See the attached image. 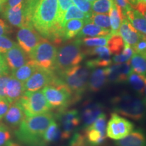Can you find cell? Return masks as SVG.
I'll return each mask as SVG.
<instances>
[{
    "mask_svg": "<svg viewBox=\"0 0 146 146\" xmlns=\"http://www.w3.org/2000/svg\"><path fill=\"white\" fill-rule=\"evenodd\" d=\"M58 134H59V128H58V124L54 120L50 124L49 127L45 130L43 134V141L47 145L55 141L58 137Z\"/></svg>",
    "mask_w": 146,
    "mask_h": 146,
    "instance_id": "cell-35",
    "label": "cell"
},
{
    "mask_svg": "<svg viewBox=\"0 0 146 146\" xmlns=\"http://www.w3.org/2000/svg\"><path fill=\"white\" fill-rule=\"evenodd\" d=\"M124 16L126 18L129 20L137 31H138L140 34L143 35H145V16L142 15L137 10L133 8L132 7L125 11V12L124 13Z\"/></svg>",
    "mask_w": 146,
    "mask_h": 146,
    "instance_id": "cell-19",
    "label": "cell"
},
{
    "mask_svg": "<svg viewBox=\"0 0 146 146\" xmlns=\"http://www.w3.org/2000/svg\"><path fill=\"white\" fill-rule=\"evenodd\" d=\"M133 8L137 10L139 13H141L142 15L145 16L146 13V3L144 2H137L135 5H133Z\"/></svg>",
    "mask_w": 146,
    "mask_h": 146,
    "instance_id": "cell-49",
    "label": "cell"
},
{
    "mask_svg": "<svg viewBox=\"0 0 146 146\" xmlns=\"http://www.w3.org/2000/svg\"><path fill=\"white\" fill-rule=\"evenodd\" d=\"M3 10L4 17L11 25L19 28L27 27L26 20L23 8L16 12L10 8H3Z\"/></svg>",
    "mask_w": 146,
    "mask_h": 146,
    "instance_id": "cell-25",
    "label": "cell"
},
{
    "mask_svg": "<svg viewBox=\"0 0 146 146\" xmlns=\"http://www.w3.org/2000/svg\"><path fill=\"white\" fill-rule=\"evenodd\" d=\"M108 47L111 54L118 55L120 54L125 46V42L119 34L112 35L108 41Z\"/></svg>",
    "mask_w": 146,
    "mask_h": 146,
    "instance_id": "cell-30",
    "label": "cell"
},
{
    "mask_svg": "<svg viewBox=\"0 0 146 146\" xmlns=\"http://www.w3.org/2000/svg\"><path fill=\"white\" fill-rule=\"evenodd\" d=\"M102 106L99 104L89 105L85 108L83 112V119L85 121V127L90 125L99 115L102 113Z\"/></svg>",
    "mask_w": 146,
    "mask_h": 146,
    "instance_id": "cell-29",
    "label": "cell"
},
{
    "mask_svg": "<svg viewBox=\"0 0 146 146\" xmlns=\"http://www.w3.org/2000/svg\"><path fill=\"white\" fill-rule=\"evenodd\" d=\"M90 16H89L88 14L84 13L74 5H72L68 9V10L64 14L62 23V27H63L65 23L71 19H83L86 21V23H88L89 18Z\"/></svg>",
    "mask_w": 146,
    "mask_h": 146,
    "instance_id": "cell-31",
    "label": "cell"
},
{
    "mask_svg": "<svg viewBox=\"0 0 146 146\" xmlns=\"http://www.w3.org/2000/svg\"><path fill=\"white\" fill-rule=\"evenodd\" d=\"M3 118L5 123L9 126L14 128L19 127L25 118V114L19 102L17 101L11 104Z\"/></svg>",
    "mask_w": 146,
    "mask_h": 146,
    "instance_id": "cell-17",
    "label": "cell"
},
{
    "mask_svg": "<svg viewBox=\"0 0 146 146\" xmlns=\"http://www.w3.org/2000/svg\"><path fill=\"white\" fill-rule=\"evenodd\" d=\"M80 39L62 45L57 50L54 70L56 73L62 72L74 66L78 65L85 58V53L81 50Z\"/></svg>",
    "mask_w": 146,
    "mask_h": 146,
    "instance_id": "cell-5",
    "label": "cell"
},
{
    "mask_svg": "<svg viewBox=\"0 0 146 146\" xmlns=\"http://www.w3.org/2000/svg\"><path fill=\"white\" fill-rule=\"evenodd\" d=\"M85 55L89 56H110L111 54L108 47L106 46H97L93 48H89L84 52Z\"/></svg>",
    "mask_w": 146,
    "mask_h": 146,
    "instance_id": "cell-39",
    "label": "cell"
},
{
    "mask_svg": "<svg viewBox=\"0 0 146 146\" xmlns=\"http://www.w3.org/2000/svg\"><path fill=\"white\" fill-rule=\"evenodd\" d=\"M23 9L27 27H33L41 36L56 43L63 41L57 0H24Z\"/></svg>",
    "mask_w": 146,
    "mask_h": 146,
    "instance_id": "cell-1",
    "label": "cell"
},
{
    "mask_svg": "<svg viewBox=\"0 0 146 146\" xmlns=\"http://www.w3.org/2000/svg\"><path fill=\"white\" fill-rule=\"evenodd\" d=\"M105 68L95 69L89 74L87 88L91 92H98L107 83Z\"/></svg>",
    "mask_w": 146,
    "mask_h": 146,
    "instance_id": "cell-18",
    "label": "cell"
},
{
    "mask_svg": "<svg viewBox=\"0 0 146 146\" xmlns=\"http://www.w3.org/2000/svg\"><path fill=\"white\" fill-rule=\"evenodd\" d=\"M25 116H32L50 112L51 108L42 91H25L18 100Z\"/></svg>",
    "mask_w": 146,
    "mask_h": 146,
    "instance_id": "cell-8",
    "label": "cell"
},
{
    "mask_svg": "<svg viewBox=\"0 0 146 146\" xmlns=\"http://www.w3.org/2000/svg\"><path fill=\"white\" fill-rule=\"evenodd\" d=\"M3 146H21V145L17 143H15V142L9 141L8 143H7L6 144H5Z\"/></svg>",
    "mask_w": 146,
    "mask_h": 146,
    "instance_id": "cell-52",
    "label": "cell"
},
{
    "mask_svg": "<svg viewBox=\"0 0 146 146\" xmlns=\"http://www.w3.org/2000/svg\"><path fill=\"white\" fill-rule=\"evenodd\" d=\"M111 34H118L120 25L125 18L122 9L114 2L109 12Z\"/></svg>",
    "mask_w": 146,
    "mask_h": 146,
    "instance_id": "cell-24",
    "label": "cell"
},
{
    "mask_svg": "<svg viewBox=\"0 0 146 146\" xmlns=\"http://www.w3.org/2000/svg\"><path fill=\"white\" fill-rule=\"evenodd\" d=\"M114 0H96L91 3L93 12L98 14H109Z\"/></svg>",
    "mask_w": 146,
    "mask_h": 146,
    "instance_id": "cell-33",
    "label": "cell"
},
{
    "mask_svg": "<svg viewBox=\"0 0 146 146\" xmlns=\"http://www.w3.org/2000/svg\"><path fill=\"white\" fill-rule=\"evenodd\" d=\"M57 48L48 39H42L29 54L31 60H33L39 68L54 70L56 62Z\"/></svg>",
    "mask_w": 146,
    "mask_h": 146,
    "instance_id": "cell-7",
    "label": "cell"
},
{
    "mask_svg": "<svg viewBox=\"0 0 146 146\" xmlns=\"http://www.w3.org/2000/svg\"><path fill=\"white\" fill-rule=\"evenodd\" d=\"M118 34L123 38L126 44L132 47L135 46L144 36L137 31L127 18H125L120 25Z\"/></svg>",
    "mask_w": 146,
    "mask_h": 146,
    "instance_id": "cell-15",
    "label": "cell"
},
{
    "mask_svg": "<svg viewBox=\"0 0 146 146\" xmlns=\"http://www.w3.org/2000/svg\"><path fill=\"white\" fill-rule=\"evenodd\" d=\"M85 137L89 146H98L104 141L106 133L95 129L90 125L85 127Z\"/></svg>",
    "mask_w": 146,
    "mask_h": 146,
    "instance_id": "cell-26",
    "label": "cell"
},
{
    "mask_svg": "<svg viewBox=\"0 0 146 146\" xmlns=\"http://www.w3.org/2000/svg\"><path fill=\"white\" fill-rule=\"evenodd\" d=\"M105 70L107 81L114 83H121L127 81L128 76L132 71L129 61L116 64L114 66H109Z\"/></svg>",
    "mask_w": 146,
    "mask_h": 146,
    "instance_id": "cell-13",
    "label": "cell"
},
{
    "mask_svg": "<svg viewBox=\"0 0 146 146\" xmlns=\"http://www.w3.org/2000/svg\"><path fill=\"white\" fill-rule=\"evenodd\" d=\"M133 52L136 54L145 55L146 54V40L145 36L138 42L135 46L132 47Z\"/></svg>",
    "mask_w": 146,
    "mask_h": 146,
    "instance_id": "cell-44",
    "label": "cell"
},
{
    "mask_svg": "<svg viewBox=\"0 0 146 146\" xmlns=\"http://www.w3.org/2000/svg\"><path fill=\"white\" fill-rule=\"evenodd\" d=\"M58 1V20L60 23H62L64 16L68 9L73 5L72 0H57Z\"/></svg>",
    "mask_w": 146,
    "mask_h": 146,
    "instance_id": "cell-38",
    "label": "cell"
},
{
    "mask_svg": "<svg viewBox=\"0 0 146 146\" xmlns=\"http://www.w3.org/2000/svg\"><path fill=\"white\" fill-rule=\"evenodd\" d=\"M137 2H144V3H146V0H137Z\"/></svg>",
    "mask_w": 146,
    "mask_h": 146,
    "instance_id": "cell-55",
    "label": "cell"
},
{
    "mask_svg": "<svg viewBox=\"0 0 146 146\" xmlns=\"http://www.w3.org/2000/svg\"><path fill=\"white\" fill-rule=\"evenodd\" d=\"M127 81L131 85L139 96H143L145 91V76L131 71L128 76Z\"/></svg>",
    "mask_w": 146,
    "mask_h": 146,
    "instance_id": "cell-27",
    "label": "cell"
},
{
    "mask_svg": "<svg viewBox=\"0 0 146 146\" xmlns=\"http://www.w3.org/2000/svg\"><path fill=\"white\" fill-rule=\"evenodd\" d=\"M86 21L83 19H71L65 23L62 27V40L66 41L77 36Z\"/></svg>",
    "mask_w": 146,
    "mask_h": 146,
    "instance_id": "cell-20",
    "label": "cell"
},
{
    "mask_svg": "<svg viewBox=\"0 0 146 146\" xmlns=\"http://www.w3.org/2000/svg\"><path fill=\"white\" fill-rule=\"evenodd\" d=\"M10 31V27L3 20L0 19V35L8 34Z\"/></svg>",
    "mask_w": 146,
    "mask_h": 146,
    "instance_id": "cell-50",
    "label": "cell"
},
{
    "mask_svg": "<svg viewBox=\"0 0 146 146\" xmlns=\"http://www.w3.org/2000/svg\"><path fill=\"white\" fill-rule=\"evenodd\" d=\"M111 35L103 36H94V37H83L81 38V45L87 47H97V46H106L108 41Z\"/></svg>",
    "mask_w": 146,
    "mask_h": 146,
    "instance_id": "cell-32",
    "label": "cell"
},
{
    "mask_svg": "<svg viewBox=\"0 0 146 146\" xmlns=\"http://www.w3.org/2000/svg\"><path fill=\"white\" fill-rule=\"evenodd\" d=\"M10 75H2L0 76V97L2 98H5V88L7 82H8Z\"/></svg>",
    "mask_w": 146,
    "mask_h": 146,
    "instance_id": "cell-46",
    "label": "cell"
},
{
    "mask_svg": "<svg viewBox=\"0 0 146 146\" xmlns=\"http://www.w3.org/2000/svg\"><path fill=\"white\" fill-rule=\"evenodd\" d=\"M42 92L51 108L65 109L74 102L70 89L58 74L52 83L43 87Z\"/></svg>",
    "mask_w": 146,
    "mask_h": 146,
    "instance_id": "cell-4",
    "label": "cell"
},
{
    "mask_svg": "<svg viewBox=\"0 0 146 146\" xmlns=\"http://www.w3.org/2000/svg\"><path fill=\"white\" fill-rule=\"evenodd\" d=\"M58 116L62 126V137L68 139L72 135L76 128L79 125L81 122L79 113L76 110H66L65 108L60 110Z\"/></svg>",
    "mask_w": 146,
    "mask_h": 146,
    "instance_id": "cell-12",
    "label": "cell"
},
{
    "mask_svg": "<svg viewBox=\"0 0 146 146\" xmlns=\"http://www.w3.org/2000/svg\"><path fill=\"white\" fill-rule=\"evenodd\" d=\"M87 1H89V2H91V3H93V2H94V1H96V0H87Z\"/></svg>",
    "mask_w": 146,
    "mask_h": 146,
    "instance_id": "cell-56",
    "label": "cell"
},
{
    "mask_svg": "<svg viewBox=\"0 0 146 146\" xmlns=\"http://www.w3.org/2000/svg\"><path fill=\"white\" fill-rule=\"evenodd\" d=\"M0 124H1V123H0Z\"/></svg>",
    "mask_w": 146,
    "mask_h": 146,
    "instance_id": "cell-57",
    "label": "cell"
},
{
    "mask_svg": "<svg viewBox=\"0 0 146 146\" xmlns=\"http://www.w3.org/2000/svg\"><path fill=\"white\" fill-rule=\"evenodd\" d=\"M111 31L110 29H103L102 27L97 26L94 23H88L84 25L81 31L77 35V39L89 36L94 37V36H103L111 35Z\"/></svg>",
    "mask_w": 146,
    "mask_h": 146,
    "instance_id": "cell-22",
    "label": "cell"
},
{
    "mask_svg": "<svg viewBox=\"0 0 146 146\" xmlns=\"http://www.w3.org/2000/svg\"><path fill=\"white\" fill-rule=\"evenodd\" d=\"M89 23H94L97 26L102 27L103 29H110V18L106 14H98L92 12L90 17L89 18Z\"/></svg>",
    "mask_w": 146,
    "mask_h": 146,
    "instance_id": "cell-34",
    "label": "cell"
},
{
    "mask_svg": "<svg viewBox=\"0 0 146 146\" xmlns=\"http://www.w3.org/2000/svg\"><path fill=\"white\" fill-rule=\"evenodd\" d=\"M134 54L132 47L130 45L125 43V46L123 50V52L118 55H115L113 58V62L115 64H121L129 61Z\"/></svg>",
    "mask_w": 146,
    "mask_h": 146,
    "instance_id": "cell-37",
    "label": "cell"
},
{
    "mask_svg": "<svg viewBox=\"0 0 146 146\" xmlns=\"http://www.w3.org/2000/svg\"><path fill=\"white\" fill-rule=\"evenodd\" d=\"M76 7L84 13L91 16L92 14V9H91V3L87 0H72Z\"/></svg>",
    "mask_w": 146,
    "mask_h": 146,
    "instance_id": "cell-41",
    "label": "cell"
},
{
    "mask_svg": "<svg viewBox=\"0 0 146 146\" xmlns=\"http://www.w3.org/2000/svg\"><path fill=\"white\" fill-rule=\"evenodd\" d=\"M39 67L32 60H29L23 66L12 71V76L20 81L25 83Z\"/></svg>",
    "mask_w": 146,
    "mask_h": 146,
    "instance_id": "cell-23",
    "label": "cell"
},
{
    "mask_svg": "<svg viewBox=\"0 0 146 146\" xmlns=\"http://www.w3.org/2000/svg\"><path fill=\"white\" fill-rule=\"evenodd\" d=\"M112 63L111 56H97L95 59L89 60L86 62V66L89 68H94L96 67H108Z\"/></svg>",
    "mask_w": 146,
    "mask_h": 146,
    "instance_id": "cell-36",
    "label": "cell"
},
{
    "mask_svg": "<svg viewBox=\"0 0 146 146\" xmlns=\"http://www.w3.org/2000/svg\"><path fill=\"white\" fill-rule=\"evenodd\" d=\"M16 45L15 42L11 40L10 38L3 35H0V54H5Z\"/></svg>",
    "mask_w": 146,
    "mask_h": 146,
    "instance_id": "cell-40",
    "label": "cell"
},
{
    "mask_svg": "<svg viewBox=\"0 0 146 146\" xmlns=\"http://www.w3.org/2000/svg\"><path fill=\"white\" fill-rule=\"evenodd\" d=\"M129 2L130 3L131 7H133L137 3V0H129Z\"/></svg>",
    "mask_w": 146,
    "mask_h": 146,
    "instance_id": "cell-54",
    "label": "cell"
},
{
    "mask_svg": "<svg viewBox=\"0 0 146 146\" xmlns=\"http://www.w3.org/2000/svg\"><path fill=\"white\" fill-rule=\"evenodd\" d=\"M42 38L33 27H24L17 33L18 45L28 55L37 45Z\"/></svg>",
    "mask_w": 146,
    "mask_h": 146,
    "instance_id": "cell-11",
    "label": "cell"
},
{
    "mask_svg": "<svg viewBox=\"0 0 146 146\" xmlns=\"http://www.w3.org/2000/svg\"><path fill=\"white\" fill-rule=\"evenodd\" d=\"M114 1L116 5H118L122 9L123 14L126 10L131 8V5L130 3L129 2V0H114Z\"/></svg>",
    "mask_w": 146,
    "mask_h": 146,
    "instance_id": "cell-48",
    "label": "cell"
},
{
    "mask_svg": "<svg viewBox=\"0 0 146 146\" xmlns=\"http://www.w3.org/2000/svg\"><path fill=\"white\" fill-rule=\"evenodd\" d=\"M54 116L48 112L32 116H25L16 131V137L27 146H46L43 134Z\"/></svg>",
    "mask_w": 146,
    "mask_h": 146,
    "instance_id": "cell-2",
    "label": "cell"
},
{
    "mask_svg": "<svg viewBox=\"0 0 146 146\" xmlns=\"http://www.w3.org/2000/svg\"><path fill=\"white\" fill-rule=\"evenodd\" d=\"M133 128L134 126L131 121L120 116L116 112H114L111 114L106 131L108 137L119 140L132 132Z\"/></svg>",
    "mask_w": 146,
    "mask_h": 146,
    "instance_id": "cell-9",
    "label": "cell"
},
{
    "mask_svg": "<svg viewBox=\"0 0 146 146\" xmlns=\"http://www.w3.org/2000/svg\"><path fill=\"white\" fill-rule=\"evenodd\" d=\"M112 104L116 112L131 119L140 120L145 114V100L123 93L112 100Z\"/></svg>",
    "mask_w": 146,
    "mask_h": 146,
    "instance_id": "cell-6",
    "label": "cell"
},
{
    "mask_svg": "<svg viewBox=\"0 0 146 146\" xmlns=\"http://www.w3.org/2000/svg\"><path fill=\"white\" fill-rule=\"evenodd\" d=\"M131 68L132 71L137 74L145 75L146 74L145 55L136 54H133L130 61Z\"/></svg>",
    "mask_w": 146,
    "mask_h": 146,
    "instance_id": "cell-28",
    "label": "cell"
},
{
    "mask_svg": "<svg viewBox=\"0 0 146 146\" xmlns=\"http://www.w3.org/2000/svg\"><path fill=\"white\" fill-rule=\"evenodd\" d=\"M11 104L5 98L0 97V120L4 117Z\"/></svg>",
    "mask_w": 146,
    "mask_h": 146,
    "instance_id": "cell-45",
    "label": "cell"
},
{
    "mask_svg": "<svg viewBox=\"0 0 146 146\" xmlns=\"http://www.w3.org/2000/svg\"><path fill=\"white\" fill-rule=\"evenodd\" d=\"M70 146H89L85 137L80 133H75L70 141Z\"/></svg>",
    "mask_w": 146,
    "mask_h": 146,
    "instance_id": "cell-43",
    "label": "cell"
},
{
    "mask_svg": "<svg viewBox=\"0 0 146 146\" xmlns=\"http://www.w3.org/2000/svg\"><path fill=\"white\" fill-rule=\"evenodd\" d=\"M10 69L5 62L3 54H0V76L2 75H8L9 74Z\"/></svg>",
    "mask_w": 146,
    "mask_h": 146,
    "instance_id": "cell-47",
    "label": "cell"
},
{
    "mask_svg": "<svg viewBox=\"0 0 146 146\" xmlns=\"http://www.w3.org/2000/svg\"><path fill=\"white\" fill-rule=\"evenodd\" d=\"M24 0H7L6 4L4 5L3 8H12V7L18 5V3L23 2Z\"/></svg>",
    "mask_w": 146,
    "mask_h": 146,
    "instance_id": "cell-51",
    "label": "cell"
},
{
    "mask_svg": "<svg viewBox=\"0 0 146 146\" xmlns=\"http://www.w3.org/2000/svg\"><path fill=\"white\" fill-rule=\"evenodd\" d=\"M57 76L54 70L39 68L24 83L25 91H36L50 85Z\"/></svg>",
    "mask_w": 146,
    "mask_h": 146,
    "instance_id": "cell-10",
    "label": "cell"
},
{
    "mask_svg": "<svg viewBox=\"0 0 146 146\" xmlns=\"http://www.w3.org/2000/svg\"><path fill=\"white\" fill-rule=\"evenodd\" d=\"M9 69L13 71L25 64L30 60L27 53L22 50L18 44L3 54Z\"/></svg>",
    "mask_w": 146,
    "mask_h": 146,
    "instance_id": "cell-14",
    "label": "cell"
},
{
    "mask_svg": "<svg viewBox=\"0 0 146 146\" xmlns=\"http://www.w3.org/2000/svg\"><path fill=\"white\" fill-rule=\"evenodd\" d=\"M57 74L70 89L74 102L81 99L82 95L87 89L90 68L78 64L58 72Z\"/></svg>",
    "mask_w": 146,
    "mask_h": 146,
    "instance_id": "cell-3",
    "label": "cell"
},
{
    "mask_svg": "<svg viewBox=\"0 0 146 146\" xmlns=\"http://www.w3.org/2000/svg\"><path fill=\"white\" fill-rule=\"evenodd\" d=\"M7 0H0V12L3 10V7H4V5L6 3Z\"/></svg>",
    "mask_w": 146,
    "mask_h": 146,
    "instance_id": "cell-53",
    "label": "cell"
},
{
    "mask_svg": "<svg viewBox=\"0 0 146 146\" xmlns=\"http://www.w3.org/2000/svg\"><path fill=\"white\" fill-rule=\"evenodd\" d=\"M11 133L8 127L0 124V146H3L10 141Z\"/></svg>",
    "mask_w": 146,
    "mask_h": 146,
    "instance_id": "cell-42",
    "label": "cell"
},
{
    "mask_svg": "<svg viewBox=\"0 0 146 146\" xmlns=\"http://www.w3.org/2000/svg\"><path fill=\"white\" fill-rule=\"evenodd\" d=\"M116 146H145V137L143 131L137 129L116 141Z\"/></svg>",
    "mask_w": 146,
    "mask_h": 146,
    "instance_id": "cell-21",
    "label": "cell"
},
{
    "mask_svg": "<svg viewBox=\"0 0 146 146\" xmlns=\"http://www.w3.org/2000/svg\"><path fill=\"white\" fill-rule=\"evenodd\" d=\"M25 92L24 83L10 76L5 88V98L10 104L18 101Z\"/></svg>",
    "mask_w": 146,
    "mask_h": 146,
    "instance_id": "cell-16",
    "label": "cell"
}]
</instances>
